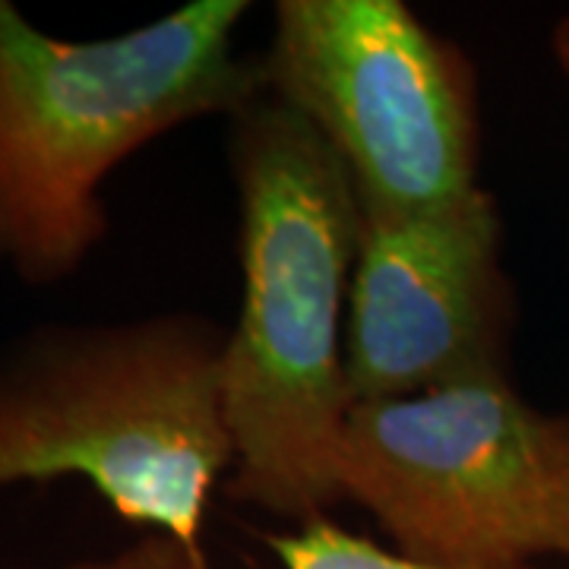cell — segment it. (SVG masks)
Returning a JSON list of instances; mask_svg holds the SVG:
<instances>
[{
    "mask_svg": "<svg viewBox=\"0 0 569 569\" xmlns=\"http://www.w3.org/2000/svg\"><path fill=\"white\" fill-rule=\"evenodd\" d=\"M228 162L244 279L222 351L228 493L310 522L342 503L346 313L365 209L323 137L269 96L231 118Z\"/></svg>",
    "mask_w": 569,
    "mask_h": 569,
    "instance_id": "1",
    "label": "cell"
},
{
    "mask_svg": "<svg viewBox=\"0 0 569 569\" xmlns=\"http://www.w3.org/2000/svg\"><path fill=\"white\" fill-rule=\"evenodd\" d=\"M247 0H193L99 41L54 39L0 0V260L22 282L73 276L108 234L102 187L137 149L266 96L234 51Z\"/></svg>",
    "mask_w": 569,
    "mask_h": 569,
    "instance_id": "2",
    "label": "cell"
},
{
    "mask_svg": "<svg viewBox=\"0 0 569 569\" xmlns=\"http://www.w3.org/2000/svg\"><path fill=\"white\" fill-rule=\"evenodd\" d=\"M203 313L44 326L0 355V488L82 478L130 526L203 550L234 449Z\"/></svg>",
    "mask_w": 569,
    "mask_h": 569,
    "instance_id": "3",
    "label": "cell"
},
{
    "mask_svg": "<svg viewBox=\"0 0 569 569\" xmlns=\"http://www.w3.org/2000/svg\"><path fill=\"white\" fill-rule=\"evenodd\" d=\"M339 488L425 563L569 560V411L529 406L509 373L358 402L342 433Z\"/></svg>",
    "mask_w": 569,
    "mask_h": 569,
    "instance_id": "4",
    "label": "cell"
},
{
    "mask_svg": "<svg viewBox=\"0 0 569 569\" xmlns=\"http://www.w3.org/2000/svg\"><path fill=\"white\" fill-rule=\"evenodd\" d=\"M260 67L266 96L336 152L365 216L478 190L475 67L402 0H282Z\"/></svg>",
    "mask_w": 569,
    "mask_h": 569,
    "instance_id": "5",
    "label": "cell"
},
{
    "mask_svg": "<svg viewBox=\"0 0 569 569\" xmlns=\"http://www.w3.org/2000/svg\"><path fill=\"white\" fill-rule=\"evenodd\" d=\"M500 247L485 187L425 212L365 216L346 313L355 406L509 373L516 295Z\"/></svg>",
    "mask_w": 569,
    "mask_h": 569,
    "instance_id": "6",
    "label": "cell"
},
{
    "mask_svg": "<svg viewBox=\"0 0 569 569\" xmlns=\"http://www.w3.org/2000/svg\"><path fill=\"white\" fill-rule=\"evenodd\" d=\"M266 545L284 569H449L415 560L402 550L380 548L365 535L329 522L326 516L301 522L298 531L269 535Z\"/></svg>",
    "mask_w": 569,
    "mask_h": 569,
    "instance_id": "7",
    "label": "cell"
},
{
    "mask_svg": "<svg viewBox=\"0 0 569 569\" xmlns=\"http://www.w3.org/2000/svg\"><path fill=\"white\" fill-rule=\"evenodd\" d=\"M67 569H209L206 553L183 548L171 535L162 531H146L137 545L118 550L114 557L102 560H86Z\"/></svg>",
    "mask_w": 569,
    "mask_h": 569,
    "instance_id": "8",
    "label": "cell"
},
{
    "mask_svg": "<svg viewBox=\"0 0 569 569\" xmlns=\"http://www.w3.org/2000/svg\"><path fill=\"white\" fill-rule=\"evenodd\" d=\"M550 54L557 61V70L563 73V80L569 82V17H563L553 26V32H550Z\"/></svg>",
    "mask_w": 569,
    "mask_h": 569,
    "instance_id": "9",
    "label": "cell"
}]
</instances>
